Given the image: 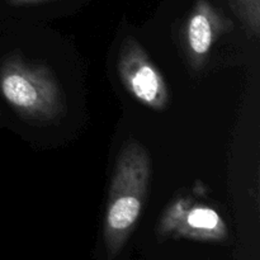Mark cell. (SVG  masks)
I'll return each mask as SVG.
<instances>
[{
    "label": "cell",
    "instance_id": "obj_1",
    "mask_svg": "<svg viewBox=\"0 0 260 260\" xmlns=\"http://www.w3.org/2000/svg\"><path fill=\"white\" fill-rule=\"evenodd\" d=\"M151 180V159L137 142L124 145L117 157L104 216L103 239L107 254L118 255L136 228Z\"/></svg>",
    "mask_w": 260,
    "mask_h": 260
},
{
    "label": "cell",
    "instance_id": "obj_2",
    "mask_svg": "<svg viewBox=\"0 0 260 260\" xmlns=\"http://www.w3.org/2000/svg\"><path fill=\"white\" fill-rule=\"evenodd\" d=\"M0 93L15 112L37 121H55L65 113V96L52 71L8 56L0 66Z\"/></svg>",
    "mask_w": 260,
    "mask_h": 260
},
{
    "label": "cell",
    "instance_id": "obj_3",
    "mask_svg": "<svg viewBox=\"0 0 260 260\" xmlns=\"http://www.w3.org/2000/svg\"><path fill=\"white\" fill-rule=\"evenodd\" d=\"M160 239H188L202 243H220L228 239L225 221L215 208L178 197L165 208L156 228Z\"/></svg>",
    "mask_w": 260,
    "mask_h": 260
},
{
    "label": "cell",
    "instance_id": "obj_4",
    "mask_svg": "<svg viewBox=\"0 0 260 260\" xmlns=\"http://www.w3.org/2000/svg\"><path fill=\"white\" fill-rule=\"evenodd\" d=\"M119 78L126 90L144 106L161 112L169 104L164 76L134 37H126L118 56Z\"/></svg>",
    "mask_w": 260,
    "mask_h": 260
},
{
    "label": "cell",
    "instance_id": "obj_5",
    "mask_svg": "<svg viewBox=\"0 0 260 260\" xmlns=\"http://www.w3.org/2000/svg\"><path fill=\"white\" fill-rule=\"evenodd\" d=\"M233 28L234 23L210 2H196L184 27L185 52L193 70H202L216 41Z\"/></svg>",
    "mask_w": 260,
    "mask_h": 260
},
{
    "label": "cell",
    "instance_id": "obj_6",
    "mask_svg": "<svg viewBox=\"0 0 260 260\" xmlns=\"http://www.w3.org/2000/svg\"><path fill=\"white\" fill-rule=\"evenodd\" d=\"M234 13L241 19L249 35L258 37L260 30V0H229Z\"/></svg>",
    "mask_w": 260,
    "mask_h": 260
},
{
    "label": "cell",
    "instance_id": "obj_7",
    "mask_svg": "<svg viewBox=\"0 0 260 260\" xmlns=\"http://www.w3.org/2000/svg\"><path fill=\"white\" fill-rule=\"evenodd\" d=\"M10 5L13 7H23V5H32L38 4V3L47 2V0H8Z\"/></svg>",
    "mask_w": 260,
    "mask_h": 260
}]
</instances>
